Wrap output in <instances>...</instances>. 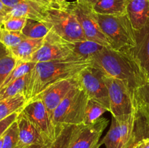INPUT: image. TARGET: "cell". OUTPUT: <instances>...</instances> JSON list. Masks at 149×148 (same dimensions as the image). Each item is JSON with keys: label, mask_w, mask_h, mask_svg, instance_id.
Masks as SVG:
<instances>
[{"label": "cell", "mask_w": 149, "mask_h": 148, "mask_svg": "<svg viewBox=\"0 0 149 148\" xmlns=\"http://www.w3.org/2000/svg\"><path fill=\"white\" fill-rule=\"evenodd\" d=\"M26 36L20 31H11L0 28V42L8 48L17 46Z\"/></svg>", "instance_id": "28"}, {"label": "cell", "mask_w": 149, "mask_h": 148, "mask_svg": "<svg viewBox=\"0 0 149 148\" xmlns=\"http://www.w3.org/2000/svg\"><path fill=\"white\" fill-rule=\"evenodd\" d=\"M88 100V96L79 85L68 93L52 116V125L57 133H61L65 126L84 125V113Z\"/></svg>", "instance_id": "3"}, {"label": "cell", "mask_w": 149, "mask_h": 148, "mask_svg": "<svg viewBox=\"0 0 149 148\" xmlns=\"http://www.w3.org/2000/svg\"><path fill=\"white\" fill-rule=\"evenodd\" d=\"M127 14L135 32L149 22V0H128Z\"/></svg>", "instance_id": "16"}, {"label": "cell", "mask_w": 149, "mask_h": 148, "mask_svg": "<svg viewBox=\"0 0 149 148\" xmlns=\"http://www.w3.org/2000/svg\"><path fill=\"white\" fill-rule=\"evenodd\" d=\"M16 121L18 126L19 147L27 148L31 145L47 143L23 110L18 113Z\"/></svg>", "instance_id": "14"}, {"label": "cell", "mask_w": 149, "mask_h": 148, "mask_svg": "<svg viewBox=\"0 0 149 148\" xmlns=\"http://www.w3.org/2000/svg\"><path fill=\"white\" fill-rule=\"evenodd\" d=\"M26 77L27 75L0 89V101L10 97H13L18 94H23L24 95V91L26 85Z\"/></svg>", "instance_id": "27"}, {"label": "cell", "mask_w": 149, "mask_h": 148, "mask_svg": "<svg viewBox=\"0 0 149 148\" xmlns=\"http://www.w3.org/2000/svg\"><path fill=\"white\" fill-rule=\"evenodd\" d=\"M23 0H1V2L6 6V7H9V8L12 9L15 6L17 5L20 2H21Z\"/></svg>", "instance_id": "36"}, {"label": "cell", "mask_w": 149, "mask_h": 148, "mask_svg": "<svg viewBox=\"0 0 149 148\" xmlns=\"http://www.w3.org/2000/svg\"><path fill=\"white\" fill-rule=\"evenodd\" d=\"M99 25L110 43L111 49L129 51L136 46L135 31L127 14L106 15L97 14Z\"/></svg>", "instance_id": "4"}, {"label": "cell", "mask_w": 149, "mask_h": 148, "mask_svg": "<svg viewBox=\"0 0 149 148\" xmlns=\"http://www.w3.org/2000/svg\"><path fill=\"white\" fill-rule=\"evenodd\" d=\"M3 146V136L0 139V148H2Z\"/></svg>", "instance_id": "41"}, {"label": "cell", "mask_w": 149, "mask_h": 148, "mask_svg": "<svg viewBox=\"0 0 149 148\" xmlns=\"http://www.w3.org/2000/svg\"><path fill=\"white\" fill-rule=\"evenodd\" d=\"M128 0H100L93 6L95 13L106 15H122L127 14Z\"/></svg>", "instance_id": "18"}, {"label": "cell", "mask_w": 149, "mask_h": 148, "mask_svg": "<svg viewBox=\"0 0 149 148\" xmlns=\"http://www.w3.org/2000/svg\"><path fill=\"white\" fill-rule=\"evenodd\" d=\"M77 86H79L77 76L76 78L63 80L51 85L32 100H42L52 120V114L57 107L65 98L68 93Z\"/></svg>", "instance_id": "11"}, {"label": "cell", "mask_w": 149, "mask_h": 148, "mask_svg": "<svg viewBox=\"0 0 149 148\" xmlns=\"http://www.w3.org/2000/svg\"><path fill=\"white\" fill-rule=\"evenodd\" d=\"M137 123H138V122H137ZM140 139H141V136H140L139 133L138 132V127H137V125H136V129H135V133H134L133 136H132V139H131L130 142L129 143V145H128V147L127 148H133V146L135 144V142H136L137 141L140 140Z\"/></svg>", "instance_id": "35"}, {"label": "cell", "mask_w": 149, "mask_h": 148, "mask_svg": "<svg viewBox=\"0 0 149 148\" xmlns=\"http://www.w3.org/2000/svg\"><path fill=\"white\" fill-rule=\"evenodd\" d=\"M51 1H52V0H51Z\"/></svg>", "instance_id": "42"}, {"label": "cell", "mask_w": 149, "mask_h": 148, "mask_svg": "<svg viewBox=\"0 0 149 148\" xmlns=\"http://www.w3.org/2000/svg\"><path fill=\"white\" fill-rule=\"evenodd\" d=\"M23 111L33 123L47 143L52 142L59 133L53 126L45 104L40 100H34L26 104Z\"/></svg>", "instance_id": "10"}, {"label": "cell", "mask_w": 149, "mask_h": 148, "mask_svg": "<svg viewBox=\"0 0 149 148\" xmlns=\"http://www.w3.org/2000/svg\"><path fill=\"white\" fill-rule=\"evenodd\" d=\"M133 148H149V137L137 141L134 145Z\"/></svg>", "instance_id": "34"}, {"label": "cell", "mask_w": 149, "mask_h": 148, "mask_svg": "<svg viewBox=\"0 0 149 148\" xmlns=\"http://www.w3.org/2000/svg\"><path fill=\"white\" fill-rule=\"evenodd\" d=\"M2 148H20L18 126L16 120L3 135Z\"/></svg>", "instance_id": "30"}, {"label": "cell", "mask_w": 149, "mask_h": 148, "mask_svg": "<svg viewBox=\"0 0 149 148\" xmlns=\"http://www.w3.org/2000/svg\"><path fill=\"white\" fill-rule=\"evenodd\" d=\"M50 30V25L47 22L27 19L21 32L28 39H45Z\"/></svg>", "instance_id": "19"}, {"label": "cell", "mask_w": 149, "mask_h": 148, "mask_svg": "<svg viewBox=\"0 0 149 148\" xmlns=\"http://www.w3.org/2000/svg\"><path fill=\"white\" fill-rule=\"evenodd\" d=\"M90 61L105 75L123 81L135 94L147 81L145 74L128 51L105 47L92 57Z\"/></svg>", "instance_id": "1"}, {"label": "cell", "mask_w": 149, "mask_h": 148, "mask_svg": "<svg viewBox=\"0 0 149 148\" xmlns=\"http://www.w3.org/2000/svg\"><path fill=\"white\" fill-rule=\"evenodd\" d=\"M137 100L140 110L149 121V80L138 89Z\"/></svg>", "instance_id": "29"}, {"label": "cell", "mask_w": 149, "mask_h": 148, "mask_svg": "<svg viewBox=\"0 0 149 148\" xmlns=\"http://www.w3.org/2000/svg\"><path fill=\"white\" fill-rule=\"evenodd\" d=\"M10 10H11V9L6 7L0 0V23L7 20V16H8Z\"/></svg>", "instance_id": "33"}, {"label": "cell", "mask_w": 149, "mask_h": 148, "mask_svg": "<svg viewBox=\"0 0 149 148\" xmlns=\"http://www.w3.org/2000/svg\"><path fill=\"white\" fill-rule=\"evenodd\" d=\"M52 142H49V143H45V144H37V145H33L29 146L27 148H49Z\"/></svg>", "instance_id": "37"}, {"label": "cell", "mask_w": 149, "mask_h": 148, "mask_svg": "<svg viewBox=\"0 0 149 148\" xmlns=\"http://www.w3.org/2000/svg\"><path fill=\"white\" fill-rule=\"evenodd\" d=\"M100 143L101 145L104 144L106 148H122L119 123L113 116L110 129L104 138L100 141Z\"/></svg>", "instance_id": "25"}, {"label": "cell", "mask_w": 149, "mask_h": 148, "mask_svg": "<svg viewBox=\"0 0 149 148\" xmlns=\"http://www.w3.org/2000/svg\"><path fill=\"white\" fill-rule=\"evenodd\" d=\"M82 126L83 125H70L65 126L56 139L52 142L49 148H68L74 136Z\"/></svg>", "instance_id": "23"}, {"label": "cell", "mask_w": 149, "mask_h": 148, "mask_svg": "<svg viewBox=\"0 0 149 148\" xmlns=\"http://www.w3.org/2000/svg\"><path fill=\"white\" fill-rule=\"evenodd\" d=\"M107 111L109 112V110L103 104L95 100L89 99L84 113L83 124L87 126L95 123L100 118L102 115Z\"/></svg>", "instance_id": "24"}, {"label": "cell", "mask_w": 149, "mask_h": 148, "mask_svg": "<svg viewBox=\"0 0 149 148\" xmlns=\"http://www.w3.org/2000/svg\"><path fill=\"white\" fill-rule=\"evenodd\" d=\"M68 5L77 17L86 39L111 49L110 43L99 25L93 7L80 0L68 2Z\"/></svg>", "instance_id": "8"}, {"label": "cell", "mask_w": 149, "mask_h": 148, "mask_svg": "<svg viewBox=\"0 0 149 148\" xmlns=\"http://www.w3.org/2000/svg\"><path fill=\"white\" fill-rule=\"evenodd\" d=\"M103 75L100 70L91 65L79 73L77 75V81L89 99L103 104L110 112L109 91Z\"/></svg>", "instance_id": "9"}, {"label": "cell", "mask_w": 149, "mask_h": 148, "mask_svg": "<svg viewBox=\"0 0 149 148\" xmlns=\"http://www.w3.org/2000/svg\"><path fill=\"white\" fill-rule=\"evenodd\" d=\"M48 5L49 4H45L36 0H23L11 9L7 18L19 17L44 21Z\"/></svg>", "instance_id": "15"}, {"label": "cell", "mask_w": 149, "mask_h": 148, "mask_svg": "<svg viewBox=\"0 0 149 148\" xmlns=\"http://www.w3.org/2000/svg\"><path fill=\"white\" fill-rule=\"evenodd\" d=\"M44 39H25L17 46L9 48L17 60L31 62V57L43 44Z\"/></svg>", "instance_id": "17"}, {"label": "cell", "mask_w": 149, "mask_h": 148, "mask_svg": "<svg viewBox=\"0 0 149 148\" xmlns=\"http://www.w3.org/2000/svg\"><path fill=\"white\" fill-rule=\"evenodd\" d=\"M136 36V46L128 52L145 74L147 81L149 80V22L148 24L138 32Z\"/></svg>", "instance_id": "13"}, {"label": "cell", "mask_w": 149, "mask_h": 148, "mask_svg": "<svg viewBox=\"0 0 149 148\" xmlns=\"http://www.w3.org/2000/svg\"><path fill=\"white\" fill-rule=\"evenodd\" d=\"M80 1L87 3V4H90V6H92V7H93V6H94L95 4H97V3L98 2V1H100V0H80Z\"/></svg>", "instance_id": "38"}, {"label": "cell", "mask_w": 149, "mask_h": 148, "mask_svg": "<svg viewBox=\"0 0 149 148\" xmlns=\"http://www.w3.org/2000/svg\"><path fill=\"white\" fill-rule=\"evenodd\" d=\"M109 91L110 113L114 118L133 113L138 107L137 94L132 92L127 86L120 80L103 75Z\"/></svg>", "instance_id": "7"}, {"label": "cell", "mask_w": 149, "mask_h": 148, "mask_svg": "<svg viewBox=\"0 0 149 148\" xmlns=\"http://www.w3.org/2000/svg\"><path fill=\"white\" fill-rule=\"evenodd\" d=\"M35 64L36 63L33 62H23V61L17 60L15 68L9 74L8 76L5 78L4 81L0 86V89L9 85L10 84L13 83V81L27 75L33 69Z\"/></svg>", "instance_id": "26"}, {"label": "cell", "mask_w": 149, "mask_h": 148, "mask_svg": "<svg viewBox=\"0 0 149 148\" xmlns=\"http://www.w3.org/2000/svg\"><path fill=\"white\" fill-rule=\"evenodd\" d=\"M49 61L77 62L81 60L73 51L72 42L65 40L50 30L45 37L41 47L32 55L31 62H42Z\"/></svg>", "instance_id": "6"}, {"label": "cell", "mask_w": 149, "mask_h": 148, "mask_svg": "<svg viewBox=\"0 0 149 148\" xmlns=\"http://www.w3.org/2000/svg\"><path fill=\"white\" fill-rule=\"evenodd\" d=\"M67 0H52V2L56 3V4H63L66 2Z\"/></svg>", "instance_id": "39"}, {"label": "cell", "mask_w": 149, "mask_h": 148, "mask_svg": "<svg viewBox=\"0 0 149 148\" xmlns=\"http://www.w3.org/2000/svg\"><path fill=\"white\" fill-rule=\"evenodd\" d=\"M17 62L10 49L0 42V86L14 69Z\"/></svg>", "instance_id": "22"}, {"label": "cell", "mask_w": 149, "mask_h": 148, "mask_svg": "<svg viewBox=\"0 0 149 148\" xmlns=\"http://www.w3.org/2000/svg\"><path fill=\"white\" fill-rule=\"evenodd\" d=\"M73 51L81 60L90 61L92 57L105 48L104 46L90 40L72 42Z\"/></svg>", "instance_id": "20"}, {"label": "cell", "mask_w": 149, "mask_h": 148, "mask_svg": "<svg viewBox=\"0 0 149 148\" xmlns=\"http://www.w3.org/2000/svg\"><path fill=\"white\" fill-rule=\"evenodd\" d=\"M27 19L25 17H11L7 18L1 23L0 28L11 31H22Z\"/></svg>", "instance_id": "31"}, {"label": "cell", "mask_w": 149, "mask_h": 148, "mask_svg": "<svg viewBox=\"0 0 149 148\" xmlns=\"http://www.w3.org/2000/svg\"><path fill=\"white\" fill-rule=\"evenodd\" d=\"M19 113L20 112H16V113H13L10 116L5 118L0 121V139L2 137L4 133L10 128V126L15 121Z\"/></svg>", "instance_id": "32"}, {"label": "cell", "mask_w": 149, "mask_h": 148, "mask_svg": "<svg viewBox=\"0 0 149 148\" xmlns=\"http://www.w3.org/2000/svg\"><path fill=\"white\" fill-rule=\"evenodd\" d=\"M26 104V97L23 94L0 101V121L13 113L22 111Z\"/></svg>", "instance_id": "21"}, {"label": "cell", "mask_w": 149, "mask_h": 148, "mask_svg": "<svg viewBox=\"0 0 149 148\" xmlns=\"http://www.w3.org/2000/svg\"><path fill=\"white\" fill-rule=\"evenodd\" d=\"M91 61H49L37 62L27 74L24 96L29 103L52 84L76 78L81 71L91 65Z\"/></svg>", "instance_id": "2"}, {"label": "cell", "mask_w": 149, "mask_h": 148, "mask_svg": "<svg viewBox=\"0 0 149 148\" xmlns=\"http://www.w3.org/2000/svg\"><path fill=\"white\" fill-rule=\"evenodd\" d=\"M109 123L107 118H100L93 124L83 125L68 148H100V139Z\"/></svg>", "instance_id": "12"}, {"label": "cell", "mask_w": 149, "mask_h": 148, "mask_svg": "<svg viewBox=\"0 0 149 148\" xmlns=\"http://www.w3.org/2000/svg\"><path fill=\"white\" fill-rule=\"evenodd\" d=\"M44 21L49 23L51 30L69 42L87 40L77 17L66 1L63 4L51 2L48 5Z\"/></svg>", "instance_id": "5"}, {"label": "cell", "mask_w": 149, "mask_h": 148, "mask_svg": "<svg viewBox=\"0 0 149 148\" xmlns=\"http://www.w3.org/2000/svg\"><path fill=\"white\" fill-rule=\"evenodd\" d=\"M36 1H40V2L44 3V4H49L51 2H52V1H51V0H36Z\"/></svg>", "instance_id": "40"}]
</instances>
